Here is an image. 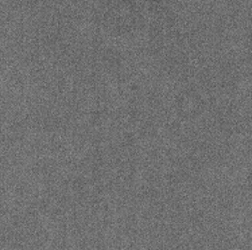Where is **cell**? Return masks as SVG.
I'll return each instance as SVG.
<instances>
[]
</instances>
